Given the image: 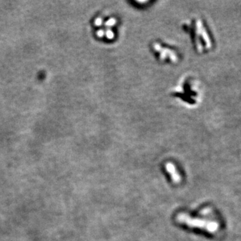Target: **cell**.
<instances>
[{
    "label": "cell",
    "instance_id": "5",
    "mask_svg": "<svg viewBox=\"0 0 241 241\" xmlns=\"http://www.w3.org/2000/svg\"><path fill=\"white\" fill-rule=\"evenodd\" d=\"M177 220L180 223L186 224L190 227L204 228V229H207L208 230L214 229V227L210 226L208 224H206L204 221H202L199 219L194 218L185 213L179 214L177 216Z\"/></svg>",
    "mask_w": 241,
    "mask_h": 241
},
{
    "label": "cell",
    "instance_id": "6",
    "mask_svg": "<svg viewBox=\"0 0 241 241\" xmlns=\"http://www.w3.org/2000/svg\"><path fill=\"white\" fill-rule=\"evenodd\" d=\"M165 169L167 170V172L170 173L171 178H172L173 182L175 183H178L180 182V176L179 175V173L177 170H176L174 165L172 164V163H167V164L165 165Z\"/></svg>",
    "mask_w": 241,
    "mask_h": 241
},
{
    "label": "cell",
    "instance_id": "2",
    "mask_svg": "<svg viewBox=\"0 0 241 241\" xmlns=\"http://www.w3.org/2000/svg\"><path fill=\"white\" fill-rule=\"evenodd\" d=\"M173 95L180 98L190 107L198 106L202 100V92L199 82L192 77L183 78L173 91Z\"/></svg>",
    "mask_w": 241,
    "mask_h": 241
},
{
    "label": "cell",
    "instance_id": "3",
    "mask_svg": "<svg viewBox=\"0 0 241 241\" xmlns=\"http://www.w3.org/2000/svg\"><path fill=\"white\" fill-rule=\"evenodd\" d=\"M117 24V18L113 15L100 14L93 20V25L97 29L95 31L96 36L104 42H112L115 40Z\"/></svg>",
    "mask_w": 241,
    "mask_h": 241
},
{
    "label": "cell",
    "instance_id": "1",
    "mask_svg": "<svg viewBox=\"0 0 241 241\" xmlns=\"http://www.w3.org/2000/svg\"><path fill=\"white\" fill-rule=\"evenodd\" d=\"M183 28L191 36L194 48L197 52H208L213 46L210 34L201 18L195 17L183 24Z\"/></svg>",
    "mask_w": 241,
    "mask_h": 241
},
{
    "label": "cell",
    "instance_id": "4",
    "mask_svg": "<svg viewBox=\"0 0 241 241\" xmlns=\"http://www.w3.org/2000/svg\"><path fill=\"white\" fill-rule=\"evenodd\" d=\"M151 49L158 60L162 63L176 64L180 60V54L177 50L158 41L152 42Z\"/></svg>",
    "mask_w": 241,
    "mask_h": 241
}]
</instances>
